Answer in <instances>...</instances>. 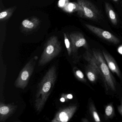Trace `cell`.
I'll return each instance as SVG.
<instances>
[{
  "label": "cell",
  "mask_w": 122,
  "mask_h": 122,
  "mask_svg": "<svg viewBox=\"0 0 122 122\" xmlns=\"http://www.w3.org/2000/svg\"><path fill=\"white\" fill-rule=\"evenodd\" d=\"M56 68L53 65L48 70L38 84L36 95L34 107L36 111L40 112L52 92L57 79Z\"/></svg>",
  "instance_id": "1"
},
{
  "label": "cell",
  "mask_w": 122,
  "mask_h": 122,
  "mask_svg": "<svg viewBox=\"0 0 122 122\" xmlns=\"http://www.w3.org/2000/svg\"><path fill=\"white\" fill-rule=\"evenodd\" d=\"M62 50L61 43L57 37H50L45 45L44 51L38 62V65L44 66L58 55Z\"/></svg>",
  "instance_id": "2"
},
{
  "label": "cell",
  "mask_w": 122,
  "mask_h": 122,
  "mask_svg": "<svg viewBox=\"0 0 122 122\" xmlns=\"http://www.w3.org/2000/svg\"><path fill=\"white\" fill-rule=\"evenodd\" d=\"M92 54L97 61L99 68L103 79L106 90L110 88L113 91L116 90L115 83L114 78L111 74L110 70L108 67L102 53L97 50L92 51Z\"/></svg>",
  "instance_id": "3"
},
{
  "label": "cell",
  "mask_w": 122,
  "mask_h": 122,
  "mask_svg": "<svg viewBox=\"0 0 122 122\" xmlns=\"http://www.w3.org/2000/svg\"><path fill=\"white\" fill-rule=\"evenodd\" d=\"M37 58L35 56L30 59L21 70L14 84L16 88L24 90L26 87L34 71Z\"/></svg>",
  "instance_id": "4"
},
{
  "label": "cell",
  "mask_w": 122,
  "mask_h": 122,
  "mask_svg": "<svg viewBox=\"0 0 122 122\" xmlns=\"http://www.w3.org/2000/svg\"><path fill=\"white\" fill-rule=\"evenodd\" d=\"M77 109V106L75 104L60 108L51 122H68L72 117Z\"/></svg>",
  "instance_id": "5"
},
{
  "label": "cell",
  "mask_w": 122,
  "mask_h": 122,
  "mask_svg": "<svg viewBox=\"0 0 122 122\" xmlns=\"http://www.w3.org/2000/svg\"><path fill=\"white\" fill-rule=\"evenodd\" d=\"M83 10V17L93 20H97L100 18L99 10L92 3L88 0H77Z\"/></svg>",
  "instance_id": "6"
},
{
  "label": "cell",
  "mask_w": 122,
  "mask_h": 122,
  "mask_svg": "<svg viewBox=\"0 0 122 122\" xmlns=\"http://www.w3.org/2000/svg\"><path fill=\"white\" fill-rule=\"evenodd\" d=\"M72 44V55L73 56L76 54L78 50L81 47H83L88 49V45L86 40L84 36L81 33L79 32L72 33L69 36Z\"/></svg>",
  "instance_id": "7"
},
{
  "label": "cell",
  "mask_w": 122,
  "mask_h": 122,
  "mask_svg": "<svg viewBox=\"0 0 122 122\" xmlns=\"http://www.w3.org/2000/svg\"><path fill=\"white\" fill-rule=\"evenodd\" d=\"M85 25L89 30L99 37L114 44H117L120 43V40L110 32L89 24Z\"/></svg>",
  "instance_id": "8"
},
{
  "label": "cell",
  "mask_w": 122,
  "mask_h": 122,
  "mask_svg": "<svg viewBox=\"0 0 122 122\" xmlns=\"http://www.w3.org/2000/svg\"><path fill=\"white\" fill-rule=\"evenodd\" d=\"M18 106L14 103H0V122H5L15 112Z\"/></svg>",
  "instance_id": "9"
},
{
  "label": "cell",
  "mask_w": 122,
  "mask_h": 122,
  "mask_svg": "<svg viewBox=\"0 0 122 122\" xmlns=\"http://www.w3.org/2000/svg\"><path fill=\"white\" fill-rule=\"evenodd\" d=\"M102 53L110 70L112 72L116 73L118 77H120V70L114 58L108 53L105 51H102Z\"/></svg>",
  "instance_id": "10"
},
{
  "label": "cell",
  "mask_w": 122,
  "mask_h": 122,
  "mask_svg": "<svg viewBox=\"0 0 122 122\" xmlns=\"http://www.w3.org/2000/svg\"><path fill=\"white\" fill-rule=\"evenodd\" d=\"M40 23V20L36 17L25 19L22 23V27L25 30H32L35 29Z\"/></svg>",
  "instance_id": "11"
},
{
  "label": "cell",
  "mask_w": 122,
  "mask_h": 122,
  "mask_svg": "<svg viewBox=\"0 0 122 122\" xmlns=\"http://www.w3.org/2000/svg\"><path fill=\"white\" fill-rule=\"evenodd\" d=\"M63 10L69 13L77 12L80 16L83 17V8L78 3L69 2Z\"/></svg>",
  "instance_id": "12"
},
{
  "label": "cell",
  "mask_w": 122,
  "mask_h": 122,
  "mask_svg": "<svg viewBox=\"0 0 122 122\" xmlns=\"http://www.w3.org/2000/svg\"><path fill=\"white\" fill-rule=\"evenodd\" d=\"M86 74L91 82H94L97 80L98 75L101 76L98 71L92 66L88 64L86 68Z\"/></svg>",
  "instance_id": "13"
},
{
  "label": "cell",
  "mask_w": 122,
  "mask_h": 122,
  "mask_svg": "<svg viewBox=\"0 0 122 122\" xmlns=\"http://www.w3.org/2000/svg\"><path fill=\"white\" fill-rule=\"evenodd\" d=\"M105 8L107 15L108 16L111 22L113 25H116L117 24V17L111 5L108 3L106 2L105 3Z\"/></svg>",
  "instance_id": "14"
},
{
  "label": "cell",
  "mask_w": 122,
  "mask_h": 122,
  "mask_svg": "<svg viewBox=\"0 0 122 122\" xmlns=\"http://www.w3.org/2000/svg\"><path fill=\"white\" fill-rule=\"evenodd\" d=\"M14 10V8H10L1 12L0 13V20L4 21L9 19L12 15Z\"/></svg>",
  "instance_id": "15"
},
{
  "label": "cell",
  "mask_w": 122,
  "mask_h": 122,
  "mask_svg": "<svg viewBox=\"0 0 122 122\" xmlns=\"http://www.w3.org/2000/svg\"><path fill=\"white\" fill-rule=\"evenodd\" d=\"M64 41L67 49L68 56H70L72 55V44L69 37H68L66 33H64Z\"/></svg>",
  "instance_id": "16"
},
{
  "label": "cell",
  "mask_w": 122,
  "mask_h": 122,
  "mask_svg": "<svg viewBox=\"0 0 122 122\" xmlns=\"http://www.w3.org/2000/svg\"><path fill=\"white\" fill-rule=\"evenodd\" d=\"M73 71L75 77L78 80L83 82H85L86 81L84 75L81 71L76 67L73 68Z\"/></svg>",
  "instance_id": "17"
},
{
  "label": "cell",
  "mask_w": 122,
  "mask_h": 122,
  "mask_svg": "<svg viewBox=\"0 0 122 122\" xmlns=\"http://www.w3.org/2000/svg\"><path fill=\"white\" fill-rule=\"evenodd\" d=\"M90 110L95 121L96 122H100V118L99 117V115H98V113L96 111L95 107L94 106V105L93 104L91 105L90 106Z\"/></svg>",
  "instance_id": "18"
},
{
  "label": "cell",
  "mask_w": 122,
  "mask_h": 122,
  "mask_svg": "<svg viewBox=\"0 0 122 122\" xmlns=\"http://www.w3.org/2000/svg\"><path fill=\"white\" fill-rule=\"evenodd\" d=\"M105 116L107 118H111L113 116L114 114V110L113 106L111 104L108 105L106 106L105 110Z\"/></svg>",
  "instance_id": "19"
},
{
  "label": "cell",
  "mask_w": 122,
  "mask_h": 122,
  "mask_svg": "<svg viewBox=\"0 0 122 122\" xmlns=\"http://www.w3.org/2000/svg\"><path fill=\"white\" fill-rule=\"evenodd\" d=\"M69 3V0H59L58 3V6L60 8L63 9Z\"/></svg>",
  "instance_id": "20"
},
{
  "label": "cell",
  "mask_w": 122,
  "mask_h": 122,
  "mask_svg": "<svg viewBox=\"0 0 122 122\" xmlns=\"http://www.w3.org/2000/svg\"><path fill=\"white\" fill-rule=\"evenodd\" d=\"M62 98L64 99V101H67L69 99H71L72 98V96L71 95H68V94H62Z\"/></svg>",
  "instance_id": "21"
},
{
  "label": "cell",
  "mask_w": 122,
  "mask_h": 122,
  "mask_svg": "<svg viewBox=\"0 0 122 122\" xmlns=\"http://www.w3.org/2000/svg\"><path fill=\"white\" fill-rule=\"evenodd\" d=\"M118 112L122 116V99H121L120 105L118 107Z\"/></svg>",
  "instance_id": "22"
},
{
  "label": "cell",
  "mask_w": 122,
  "mask_h": 122,
  "mask_svg": "<svg viewBox=\"0 0 122 122\" xmlns=\"http://www.w3.org/2000/svg\"><path fill=\"white\" fill-rule=\"evenodd\" d=\"M118 52H119L120 54H121L122 55V46H121L120 47L118 48Z\"/></svg>",
  "instance_id": "23"
},
{
  "label": "cell",
  "mask_w": 122,
  "mask_h": 122,
  "mask_svg": "<svg viewBox=\"0 0 122 122\" xmlns=\"http://www.w3.org/2000/svg\"><path fill=\"white\" fill-rule=\"evenodd\" d=\"M113 1H115V2H117L118 1V0H112Z\"/></svg>",
  "instance_id": "24"
}]
</instances>
